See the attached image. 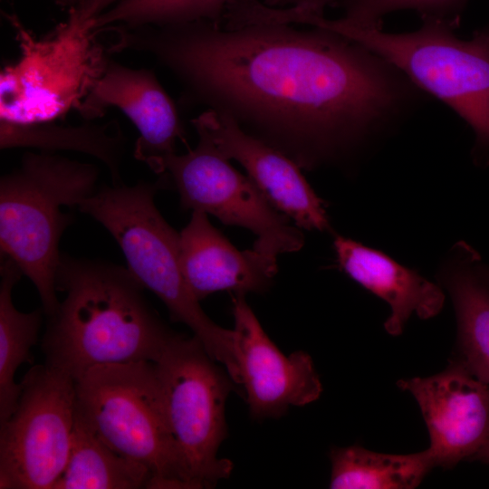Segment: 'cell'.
Returning <instances> with one entry per match:
<instances>
[{
	"label": "cell",
	"instance_id": "1",
	"mask_svg": "<svg viewBox=\"0 0 489 489\" xmlns=\"http://www.w3.org/2000/svg\"><path fill=\"white\" fill-rule=\"evenodd\" d=\"M141 26L127 50L148 53L204 100L229 107L312 167L399 123L427 95L400 70L331 30L210 22Z\"/></svg>",
	"mask_w": 489,
	"mask_h": 489
},
{
	"label": "cell",
	"instance_id": "2",
	"mask_svg": "<svg viewBox=\"0 0 489 489\" xmlns=\"http://www.w3.org/2000/svg\"><path fill=\"white\" fill-rule=\"evenodd\" d=\"M56 288L65 297L47 317L42 350L47 366L74 380L100 365L155 363L177 334L128 268L62 254Z\"/></svg>",
	"mask_w": 489,
	"mask_h": 489
},
{
	"label": "cell",
	"instance_id": "3",
	"mask_svg": "<svg viewBox=\"0 0 489 489\" xmlns=\"http://www.w3.org/2000/svg\"><path fill=\"white\" fill-rule=\"evenodd\" d=\"M157 186L140 181L104 187L79 209L101 224L116 240L128 269L167 307L172 321L188 326L208 354L240 384L236 334L216 324L202 310L182 273L179 233L154 203Z\"/></svg>",
	"mask_w": 489,
	"mask_h": 489
},
{
	"label": "cell",
	"instance_id": "4",
	"mask_svg": "<svg viewBox=\"0 0 489 489\" xmlns=\"http://www.w3.org/2000/svg\"><path fill=\"white\" fill-rule=\"evenodd\" d=\"M99 172L91 164L42 151L26 153L0 180L1 254L34 284L45 315L59 307V243L72 223L62 206H79L95 193Z\"/></svg>",
	"mask_w": 489,
	"mask_h": 489
},
{
	"label": "cell",
	"instance_id": "5",
	"mask_svg": "<svg viewBox=\"0 0 489 489\" xmlns=\"http://www.w3.org/2000/svg\"><path fill=\"white\" fill-rule=\"evenodd\" d=\"M422 21L417 31L402 34L355 27L324 16H310L306 22L362 44L427 94L445 102L472 128L474 159L485 164L489 156V26L464 40L454 33L456 26L445 20L426 17Z\"/></svg>",
	"mask_w": 489,
	"mask_h": 489
},
{
	"label": "cell",
	"instance_id": "6",
	"mask_svg": "<svg viewBox=\"0 0 489 489\" xmlns=\"http://www.w3.org/2000/svg\"><path fill=\"white\" fill-rule=\"evenodd\" d=\"M75 417L110 448L145 465L149 488H186L154 362L100 365L75 380Z\"/></svg>",
	"mask_w": 489,
	"mask_h": 489
},
{
	"label": "cell",
	"instance_id": "7",
	"mask_svg": "<svg viewBox=\"0 0 489 489\" xmlns=\"http://www.w3.org/2000/svg\"><path fill=\"white\" fill-rule=\"evenodd\" d=\"M9 19L20 56L0 74V120L46 123L80 112L110 61L92 20L82 21L72 6L65 22L36 38L15 16Z\"/></svg>",
	"mask_w": 489,
	"mask_h": 489
},
{
	"label": "cell",
	"instance_id": "8",
	"mask_svg": "<svg viewBox=\"0 0 489 489\" xmlns=\"http://www.w3.org/2000/svg\"><path fill=\"white\" fill-rule=\"evenodd\" d=\"M215 361L197 336L177 333L155 362L188 489L214 487L233 470L217 452L227 436L225 408L235 382Z\"/></svg>",
	"mask_w": 489,
	"mask_h": 489
},
{
	"label": "cell",
	"instance_id": "9",
	"mask_svg": "<svg viewBox=\"0 0 489 489\" xmlns=\"http://www.w3.org/2000/svg\"><path fill=\"white\" fill-rule=\"evenodd\" d=\"M21 386L0 424V489H53L71 451L75 380L44 364L31 368Z\"/></svg>",
	"mask_w": 489,
	"mask_h": 489
},
{
	"label": "cell",
	"instance_id": "10",
	"mask_svg": "<svg viewBox=\"0 0 489 489\" xmlns=\"http://www.w3.org/2000/svg\"><path fill=\"white\" fill-rule=\"evenodd\" d=\"M206 139L183 155L173 153L159 163L158 173H166L179 194L183 209L217 217L256 235L253 248L277 260L283 253L303 245L302 232L278 211L252 179L235 170Z\"/></svg>",
	"mask_w": 489,
	"mask_h": 489
},
{
	"label": "cell",
	"instance_id": "11",
	"mask_svg": "<svg viewBox=\"0 0 489 489\" xmlns=\"http://www.w3.org/2000/svg\"><path fill=\"white\" fill-rule=\"evenodd\" d=\"M198 137L225 158L235 159L274 208L307 230L329 227L324 202L285 153L246 133L225 110H208L192 120Z\"/></svg>",
	"mask_w": 489,
	"mask_h": 489
},
{
	"label": "cell",
	"instance_id": "12",
	"mask_svg": "<svg viewBox=\"0 0 489 489\" xmlns=\"http://www.w3.org/2000/svg\"><path fill=\"white\" fill-rule=\"evenodd\" d=\"M237 360L244 398L253 418L279 417L322 392L312 358L298 350L283 354L268 337L244 295L233 299Z\"/></svg>",
	"mask_w": 489,
	"mask_h": 489
},
{
	"label": "cell",
	"instance_id": "13",
	"mask_svg": "<svg viewBox=\"0 0 489 489\" xmlns=\"http://www.w3.org/2000/svg\"><path fill=\"white\" fill-rule=\"evenodd\" d=\"M398 386L417 400L429 436L435 465L451 467L475 457L489 435V385L462 364Z\"/></svg>",
	"mask_w": 489,
	"mask_h": 489
},
{
	"label": "cell",
	"instance_id": "14",
	"mask_svg": "<svg viewBox=\"0 0 489 489\" xmlns=\"http://www.w3.org/2000/svg\"><path fill=\"white\" fill-rule=\"evenodd\" d=\"M110 106L120 109L139 130L134 157L158 173L161 160L175 153L183 128L174 103L155 74L109 61L80 113L92 120Z\"/></svg>",
	"mask_w": 489,
	"mask_h": 489
},
{
	"label": "cell",
	"instance_id": "15",
	"mask_svg": "<svg viewBox=\"0 0 489 489\" xmlns=\"http://www.w3.org/2000/svg\"><path fill=\"white\" fill-rule=\"evenodd\" d=\"M179 236L182 273L198 301L219 291L264 292L276 273V260L253 247L238 250L203 212H192Z\"/></svg>",
	"mask_w": 489,
	"mask_h": 489
},
{
	"label": "cell",
	"instance_id": "16",
	"mask_svg": "<svg viewBox=\"0 0 489 489\" xmlns=\"http://www.w3.org/2000/svg\"><path fill=\"white\" fill-rule=\"evenodd\" d=\"M333 246L340 266L355 282L384 300L390 315L384 322L393 336L402 333L412 314L429 319L440 312L445 294L436 283L385 254L338 235Z\"/></svg>",
	"mask_w": 489,
	"mask_h": 489
},
{
	"label": "cell",
	"instance_id": "17",
	"mask_svg": "<svg viewBox=\"0 0 489 489\" xmlns=\"http://www.w3.org/2000/svg\"><path fill=\"white\" fill-rule=\"evenodd\" d=\"M478 253L457 243L442 267V279L455 306L462 365L489 385V283L480 273Z\"/></svg>",
	"mask_w": 489,
	"mask_h": 489
},
{
	"label": "cell",
	"instance_id": "18",
	"mask_svg": "<svg viewBox=\"0 0 489 489\" xmlns=\"http://www.w3.org/2000/svg\"><path fill=\"white\" fill-rule=\"evenodd\" d=\"M151 478L145 465L110 448L75 417L68 462L53 489L149 488Z\"/></svg>",
	"mask_w": 489,
	"mask_h": 489
},
{
	"label": "cell",
	"instance_id": "19",
	"mask_svg": "<svg viewBox=\"0 0 489 489\" xmlns=\"http://www.w3.org/2000/svg\"><path fill=\"white\" fill-rule=\"evenodd\" d=\"M331 462L332 489H412L436 466L428 448L392 455L351 446L331 450Z\"/></svg>",
	"mask_w": 489,
	"mask_h": 489
},
{
	"label": "cell",
	"instance_id": "20",
	"mask_svg": "<svg viewBox=\"0 0 489 489\" xmlns=\"http://www.w3.org/2000/svg\"><path fill=\"white\" fill-rule=\"evenodd\" d=\"M0 424L14 412L22 386L14 381L21 364L28 360L31 348L38 340L43 309L18 311L12 292L22 271L10 258L2 257L0 267Z\"/></svg>",
	"mask_w": 489,
	"mask_h": 489
},
{
	"label": "cell",
	"instance_id": "21",
	"mask_svg": "<svg viewBox=\"0 0 489 489\" xmlns=\"http://www.w3.org/2000/svg\"><path fill=\"white\" fill-rule=\"evenodd\" d=\"M123 139L119 129L107 125L64 127L54 124H17L0 120L1 149L32 147L47 152L58 149L80 151L102 161L110 169L114 184L119 182Z\"/></svg>",
	"mask_w": 489,
	"mask_h": 489
},
{
	"label": "cell",
	"instance_id": "22",
	"mask_svg": "<svg viewBox=\"0 0 489 489\" xmlns=\"http://www.w3.org/2000/svg\"><path fill=\"white\" fill-rule=\"evenodd\" d=\"M233 0H121L93 19L97 32L118 25H173L193 22L220 24Z\"/></svg>",
	"mask_w": 489,
	"mask_h": 489
},
{
	"label": "cell",
	"instance_id": "23",
	"mask_svg": "<svg viewBox=\"0 0 489 489\" xmlns=\"http://www.w3.org/2000/svg\"><path fill=\"white\" fill-rule=\"evenodd\" d=\"M467 0H353L339 18L342 23L361 28H382L384 17L395 11L414 10L421 18L445 20L456 27Z\"/></svg>",
	"mask_w": 489,
	"mask_h": 489
},
{
	"label": "cell",
	"instance_id": "24",
	"mask_svg": "<svg viewBox=\"0 0 489 489\" xmlns=\"http://www.w3.org/2000/svg\"><path fill=\"white\" fill-rule=\"evenodd\" d=\"M353 0H264L272 7L287 8L300 14L323 16L324 10L331 6L345 7Z\"/></svg>",
	"mask_w": 489,
	"mask_h": 489
},
{
	"label": "cell",
	"instance_id": "25",
	"mask_svg": "<svg viewBox=\"0 0 489 489\" xmlns=\"http://www.w3.org/2000/svg\"><path fill=\"white\" fill-rule=\"evenodd\" d=\"M120 1L121 0H80L73 7L79 18L83 22H88Z\"/></svg>",
	"mask_w": 489,
	"mask_h": 489
},
{
	"label": "cell",
	"instance_id": "26",
	"mask_svg": "<svg viewBox=\"0 0 489 489\" xmlns=\"http://www.w3.org/2000/svg\"><path fill=\"white\" fill-rule=\"evenodd\" d=\"M476 459L482 460L483 462L489 463V435L487 440L482 449L475 455Z\"/></svg>",
	"mask_w": 489,
	"mask_h": 489
},
{
	"label": "cell",
	"instance_id": "27",
	"mask_svg": "<svg viewBox=\"0 0 489 489\" xmlns=\"http://www.w3.org/2000/svg\"><path fill=\"white\" fill-rule=\"evenodd\" d=\"M479 268H480V273L482 276L489 283V266L484 264V263L481 262Z\"/></svg>",
	"mask_w": 489,
	"mask_h": 489
}]
</instances>
